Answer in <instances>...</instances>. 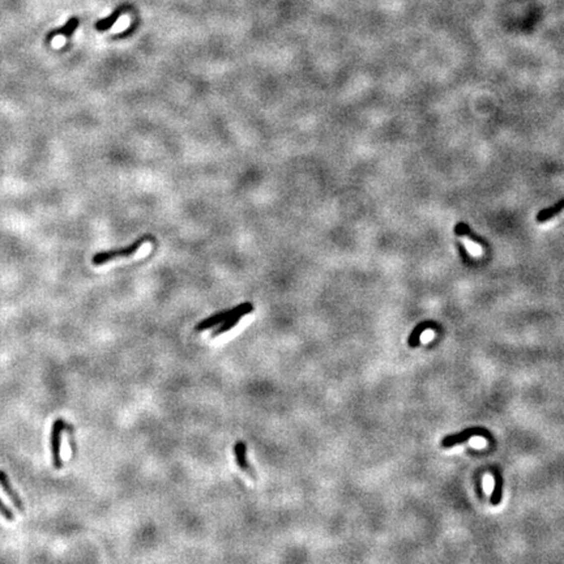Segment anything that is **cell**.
<instances>
[{"label":"cell","mask_w":564,"mask_h":564,"mask_svg":"<svg viewBox=\"0 0 564 564\" xmlns=\"http://www.w3.org/2000/svg\"><path fill=\"white\" fill-rule=\"evenodd\" d=\"M252 311H253L252 303H250V302H244V303L237 306V307L230 308V310H225V311L217 312V314L213 315V316L206 317L205 320L200 321V323L196 325L195 330L196 332H202V330H206L209 329V328L216 327V325H220L221 323H224V321H226L228 319H230L231 316H234V315L241 314V312H243L244 315H248Z\"/></svg>","instance_id":"obj_1"},{"label":"cell","mask_w":564,"mask_h":564,"mask_svg":"<svg viewBox=\"0 0 564 564\" xmlns=\"http://www.w3.org/2000/svg\"><path fill=\"white\" fill-rule=\"evenodd\" d=\"M149 239H153V238L149 237V235H144V237H141L140 239H137L136 242H133L132 244H129V246L124 247V248H118V250H110V251H102V252L96 253V255L93 256V259H92V263H93L94 265H102V264L109 263V261H111V260L116 259V257H128V256H131V255H133V253L137 252L138 248H140V247L143 246L145 242L149 241Z\"/></svg>","instance_id":"obj_2"},{"label":"cell","mask_w":564,"mask_h":564,"mask_svg":"<svg viewBox=\"0 0 564 564\" xmlns=\"http://www.w3.org/2000/svg\"><path fill=\"white\" fill-rule=\"evenodd\" d=\"M69 429L64 420L59 418L52 423L51 435H50V446H51V456L52 465L56 470L63 468V460H61V435L65 430Z\"/></svg>","instance_id":"obj_3"},{"label":"cell","mask_w":564,"mask_h":564,"mask_svg":"<svg viewBox=\"0 0 564 564\" xmlns=\"http://www.w3.org/2000/svg\"><path fill=\"white\" fill-rule=\"evenodd\" d=\"M473 436H484L486 439H490L491 434L487 433L483 427H470V429L464 430L462 433L455 434V435H448L442 440L443 448H452L456 444L464 443L469 440Z\"/></svg>","instance_id":"obj_4"},{"label":"cell","mask_w":564,"mask_h":564,"mask_svg":"<svg viewBox=\"0 0 564 564\" xmlns=\"http://www.w3.org/2000/svg\"><path fill=\"white\" fill-rule=\"evenodd\" d=\"M0 486L3 487L4 492L7 494V497L10 498L11 502L13 503V506L16 507L17 510L23 512V511H24L23 500H21V498L19 497V494L15 491V488H13L12 483H11V481H10V478H8V475H7L6 471H3V470H0Z\"/></svg>","instance_id":"obj_5"},{"label":"cell","mask_w":564,"mask_h":564,"mask_svg":"<svg viewBox=\"0 0 564 564\" xmlns=\"http://www.w3.org/2000/svg\"><path fill=\"white\" fill-rule=\"evenodd\" d=\"M247 446L244 442H238L234 446V456L237 465L239 466V469L243 471H246L247 474H250L251 477H253V470L248 462H247Z\"/></svg>","instance_id":"obj_6"},{"label":"cell","mask_w":564,"mask_h":564,"mask_svg":"<svg viewBox=\"0 0 564 564\" xmlns=\"http://www.w3.org/2000/svg\"><path fill=\"white\" fill-rule=\"evenodd\" d=\"M426 329H436V325L434 321H423V323L418 324L417 327L414 328L413 332L410 333L409 338H407V345L410 347H417L420 342V337L422 333Z\"/></svg>","instance_id":"obj_7"},{"label":"cell","mask_w":564,"mask_h":564,"mask_svg":"<svg viewBox=\"0 0 564 564\" xmlns=\"http://www.w3.org/2000/svg\"><path fill=\"white\" fill-rule=\"evenodd\" d=\"M79 24H80L79 19H77V17H72V19L68 20V23L65 24L63 28H59V29H55L52 30V32L48 33L46 41L51 42V39L54 38V37H56V35H64V37H67V38H70L72 34L75 33V30L79 28Z\"/></svg>","instance_id":"obj_8"},{"label":"cell","mask_w":564,"mask_h":564,"mask_svg":"<svg viewBox=\"0 0 564 564\" xmlns=\"http://www.w3.org/2000/svg\"><path fill=\"white\" fill-rule=\"evenodd\" d=\"M127 8L125 6H122V7H118L114 12L110 15L109 17H106V19H102L100 20V21H97L96 24V29L98 30V32H106V30H109L110 28H111L114 24L118 21V19L120 16H122V13L124 12V10Z\"/></svg>","instance_id":"obj_9"},{"label":"cell","mask_w":564,"mask_h":564,"mask_svg":"<svg viewBox=\"0 0 564 564\" xmlns=\"http://www.w3.org/2000/svg\"><path fill=\"white\" fill-rule=\"evenodd\" d=\"M243 316H246V315H244L243 312H241V314L234 315V316H231L230 319H228V320H226V321H224V323H221V324H220V327H218L217 329L213 330V333H212V337H213V338H216V337L221 336V334L226 333V332H229V330H230V329H233V328H234L235 325H237V324H238V321L241 320V319H242V317H243Z\"/></svg>","instance_id":"obj_10"},{"label":"cell","mask_w":564,"mask_h":564,"mask_svg":"<svg viewBox=\"0 0 564 564\" xmlns=\"http://www.w3.org/2000/svg\"><path fill=\"white\" fill-rule=\"evenodd\" d=\"M563 210H564V199L560 200L558 204H555L554 206H550V208H546L543 209V210L539 212L538 215H537V221L538 222L548 221V220H551L552 217L558 216L559 213Z\"/></svg>","instance_id":"obj_11"},{"label":"cell","mask_w":564,"mask_h":564,"mask_svg":"<svg viewBox=\"0 0 564 564\" xmlns=\"http://www.w3.org/2000/svg\"><path fill=\"white\" fill-rule=\"evenodd\" d=\"M503 499V478L500 474H495V484H494V490L491 492L490 497V503L492 506H498L500 504Z\"/></svg>","instance_id":"obj_12"},{"label":"cell","mask_w":564,"mask_h":564,"mask_svg":"<svg viewBox=\"0 0 564 564\" xmlns=\"http://www.w3.org/2000/svg\"><path fill=\"white\" fill-rule=\"evenodd\" d=\"M464 238V244L466 247V250L469 251V253L474 255V256H479L482 253V247L481 244H478L477 242H474V239H471L469 237H462Z\"/></svg>","instance_id":"obj_13"},{"label":"cell","mask_w":564,"mask_h":564,"mask_svg":"<svg viewBox=\"0 0 564 564\" xmlns=\"http://www.w3.org/2000/svg\"><path fill=\"white\" fill-rule=\"evenodd\" d=\"M0 515L4 517L6 520H8V521H12L13 519H15V516H13V512L12 511L8 508V507L6 506V504L3 503V500L0 499Z\"/></svg>","instance_id":"obj_14"}]
</instances>
